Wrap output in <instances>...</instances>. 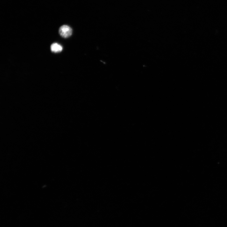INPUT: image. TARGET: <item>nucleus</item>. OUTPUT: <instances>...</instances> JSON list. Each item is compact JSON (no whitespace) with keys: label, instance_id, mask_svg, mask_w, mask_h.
<instances>
[{"label":"nucleus","instance_id":"obj_1","mask_svg":"<svg viewBox=\"0 0 227 227\" xmlns=\"http://www.w3.org/2000/svg\"><path fill=\"white\" fill-rule=\"evenodd\" d=\"M72 30L67 25H63L59 28V33L62 37L67 38L70 37L72 34Z\"/></svg>","mask_w":227,"mask_h":227},{"label":"nucleus","instance_id":"obj_2","mask_svg":"<svg viewBox=\"0 0 227 227\" xmlns=\"http://www.w3.org/2000/svg\"><path fill=\"white\" fill-rule=\"evenodd\" d=\"M51 51L54 53H59L62 51V47L57 43H53L51 46Z\"/></svg>","mask_w":227,"mask_h":227}]
</instances>
